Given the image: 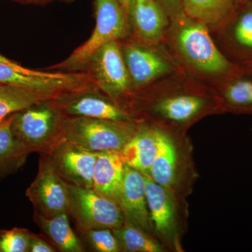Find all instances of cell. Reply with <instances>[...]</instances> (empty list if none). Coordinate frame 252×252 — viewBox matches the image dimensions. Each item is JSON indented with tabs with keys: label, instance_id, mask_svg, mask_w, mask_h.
Here are the masks:
<instances>
[{
	"label": "cell",
	"instance_id": "28",
	"mask_svg": "<svg viewBox=\"0 0 252 252\" xmlns=\"http://www.w3.org/2000/svg\"><path fill=\"white\" fill-rule=\"evenodd\" d=\"M57 250L44 235L32 233L29 244V252H56Z\"/></svg>",
	"mask_w": 252,
	"mask_h": 252
},
{
	"label": "cell",
	"instance_id": "13",
	"mask_svg": "<svg viewBox=\"0 0 252 252\" xmlns=\"http://www.w3.org/2000/svg\"><path fill=\"white\" fill-rule=\"evenodd\" d=\"M66 116L122 122L140 121L125 107L102 94L95 86L68 91L54 99Z\"/></svg>",
	"mask_w": 252,
	"mask_h": 252
},
{
	"label": "cell",
	"instance_id": "6",
	"mask_svg": "<svg viewBox=\"0 0 252 252\" xmlns=\"http://www.w3.org/2000/svg\"><path fill=\"white\" fill-rule=\"evenodd\" d=\"M146 195L154 236L166 252H183L189 204L145 175Z\"/></svg>",
	"mask_w": 252,
	"mask_h": 252
},
{
	"label": "cell",
	"instance_id": "1",
	"mask_svg": "<svg viewBox=\"0 0 252 252\" xmlns=\"http://www.w3.org/2000/svg\"><path fill=\"white\" fill-rule=\"evenodd\" d=\"M126 109L138 120L180 134L204 118L225 114L212 86L182 69L136 93Z\"/></svg>",
	"mask_w": 252,
	"mask_h": 252
},
{
	"label": "cell",
	"instance_id": "17",
	"mask_svg": "<svg viewBox=\"0 0 252 252\" xmlns=\"http://www.w3.org/2000/svg\"><path fill=\"white\" fill-rule=\"evenodd\" d=\"M209 84L218 94L225 114H252V67L238 64L234 71Z\"/></svg>",
	"mask_w": 252,
	"mask_h": 252
},
{
	"label": "cell",
	"instance_id": "4",
	"mask_svg": "<svg viewBox=\"0 0 252 252\" xmlns=\"http://www.w3.org/2000/svg\"><path fill=\"white\" fill-rule=\"evenodd\" d=\"M65 117L54 99H47L12 114L11 129L31 153L49 154L64 140Z\"/></svg>",
	"mask_w": 252,
	"mask_h": 252
},
{
	"label": "cell",
	"instance_id": "31",
	"mask_svg": "<svg viewBox=\"0 0 252 252\" xmlns=\"http://www.w3.org/2000/svg\"><path fill=\"white\" fill-rule=\"evenodd\" d=\"M0 61H1V62L5 63H6V64H19V63L14 62V61H11V60L7 59V58L5 57V56H2V55L1 54H0Z\"/></svg>",
	"mask_w": 252,
	"mask_h": 252
},
{
	"label": "cell",
	"instance_id": "12",
	"mask_svg": "<svg viewBox=\"0 0 252 252\" xmlns=\"http://www.w3.org/2000/svg\"><path fill=\"white\" fill-rule=\"evenodd\" d=\"M34 212L45 217L67 214L69 198L67 183L60 177L46 154H40L37 174L26 191Z\"/></svg>",
	"mask_w": 252,
	"mask_h": 252
},
{
	"label": "cell",
	"instance_id": "9",
	"mask_svg": "<svg viewBox=\"0 0 252 252\" xmlns=\"http://www.w3.org/2000/svg\"><path fill=\"white\" fill-rule=\"evenodd\" d=\"M84 72L102 94L126 108L133 91L119 41H111L97 49Z\"/></svg>",
	"mask_w": 252,
	"mask_h": 252
},
{
	"label": "cell",
	"instance_id": "8",
	"mask_svg": "<svg viewBox=\"0 0 252 252\" xmlns=\"http://www.w3.org/2000/svg\"><path fill=\"white\" fill-rule=\"evenodd\" d=\"M140 122L66 116L63 138L91 152L121 151L135 135Z\"/></svg>",
	"mask_w": 252,
	"mask_h": 252
},
{
	"label": "cell",
	"instance_id": "30",
	"mask_svg": "<svg viewBox=\"0 0 252 252\" xmlns=\"http://www.w3.org/2000/svg\"><path fill=\"white\" fill-rule=\"evenodd\" d=\"M12 1L21 3V4H29L44 6V5L50 4V3L54 2V1L70 3L72 2L74 0H12Z\"/></svg>",
	"mask_w": 252,
	"mask_h": 252
},
{
	"label": "cell",
	"instance_id": "15",
	"mask_svg": "<svg viewBox=\"0 0 252 252\" xmlns=\"http://www.w3.org/2000/svg\"><path fill=\"white\" fill-rule=\"evenodd\" d=\"M46 155L54 170L66 183L93 188V176L97 152L63 140Z\"/></svg>",
	"mask_w": 252,
	"mask_h": 252
},
{
	"label": "cell",
	"instance_id": "22",
	"mask_svg": "<svg viewBox=\"0 0 252 252\" xmlns=\"http://www.w3.org/2000/svg\"><path fill=\"white\" fill-rule=\"evenodd\" d=\"M11 119L0 122V182L21 170L31 154L13 134Z\"/></svg>",
	"mask_w": 252,
	"mask_h": 252
},
{
	"label": "cell",
	"instance_id": "18",
	"mask_svg": "<svg viewBox=\"0 0 252 252\" xmlns=\"http://www.w3.org/2000/svg\"><path fill=\"white\" fill-rule=\"evenodd\" d=\"M119 205L126 220L154 235L146 195L145 175L126 164Z\"/></svg>",
	"mask_w": 252,
	"mask_h": 252
},
{
	"label": "cell",
	"instance_id": "32",
	"mask_svg": "<svg viewBox=\"0 0 252 252\" xmlns=\"http://www.w3.org/2000/svg\"><path fill=\"white\" fill-rule=\"evenodd\" d=\"M119 2H120V4H122L123 8L125 10L126 14H127V6H128L129 1H130V0H119Z\"/></svg>",
	"mask_w": 252,
	"mask_h": 252
},
{
	"label": "cell",
	"instance_id": "27",
	"mask_svg": "<svg viewBox=\"0 0 252 252\" xmlns=\"http://www.w3.org/2000/svg\"><path fill=\"white\" fill-rule=\"evenodd\" d=\"M31 234L26 228H0V252H29Z\"/></svg>",
	"mask_w": 252,
	"mask_h": 252
},
{
	"label": "cell",
	"instance_id": "10",
	"mask_svg": "<svg viewBox=\"0 0 252 252\" xmlns=\"http://www.w3.org/2000/svg\"><path fill=\"white\" fill-rule=\"evenodd\" d=\"M69 216L78 230L117 229L124 223V215L116 202L99 195L93 188L67 184Z\"/></svg>",
	"mask_w": 252,
	"mask_h": 252
},
{
	"label": "cell",
	"instance_id": "14",
	"mask_svg": "<svg viewBox=\"0 0 252 252\" xmlns=\"http://www.w3.org/2000/svg\"><path fill=\"white\" fill-rule=\"evenodd\" d=\"M210 32L230 61L241 64L252 61V1L236 3L230 18Z\"/></svg>",
	"mask_w": 252,
	"mask_h": 252
},
{
	"label": "cell",
	"instance_id": "29",
	"mask_svg": "<svg viewBox=\"0 0 252 252\" xmlns=\"http://www.w3.org/2000/svg\"><path fill=\"white\" fill-rule=\"evenodd\" d=\"M170 19L175 18L183 12L182 0H157Z\"/></svg>",
	"mask_w": 252,
	"mask_h": 252
},
{
	"label": "cell",
	"instance_id": "24",
	"mask_svg": "<svg viewBox=\"0 0 252 252\" xmlns=\"http://www.w3.org/2000/svg\"><path fill=\"white\" fill-rule=\"evenodd\" d=\"M56 97L44 91L0 83V122L32 104Z\"/></svg>",
	"mask_w": 252,
	"mask_h": 252
},
{
	"label": "cell",
	"instance_id": "26",
	"mask_svg": "<svg viewBox=\"0 0 252 252\" xmlns=\"http://www.w3.org/2000/svg\"><path fill=\"white\" fill-rule=\"evenodd\" d=\"M89 248L97 252H123L122 247L112 229L78 230Z\"/></svg>",
	"mask_w": 252,
	"mask_h": 252
},
{
	"label": "cell",
	"instance_id": "16",
	"mask_svg": "<svg viewBox=\"0 0 252 252\" xmlns=\"http://www.w3.org/2000/svg\"><path fill=\"white\" fill-rule=\"evenodd\" d=\"M127 16L132 36L145 42H163L170 19L157 0H130Z\"/></svg>",
	"mask_w": 252,
	"mask_h": 252
},
{
	"label": "cell",
	"instance_id": "11",
	"mask_svg": "<svg viewBox=\"0 0 252 252\" xmlns=\"http://www.w3.org/2000/svg\"><path fill=\"white\" fill-rule=\"evenodd\" d=\"M0 83L44 91L56 97L62 93L94 86L86 72H43L1 61Z\"/></svg>",
	"mask_w": 252,
	"mask_h": 252
},
{
	"label": "cell",
	"instance_id": "19",
	"mask_svg": "<svg viewBox=\"0 0 252 252\" xmlns=\"http://www.w3.org/2000/svg\"><path fill=\"white\" fill-rule=\"evenodd\" d=\"M160 141V129L140 121L135 135L120 151L123 160L144 175H149Z\"/></svg>",
	"mask_w": 252,
	"mask_h": 252
},
{
	"label": "cell",
	"instance_id": "5",
	"mask_svg": "<svg viewBox=\"0 0 252 252\" xmlns=\"http://www.w3.org/2000/svg\"><path fill=\"white\" fill-rule=\"evenodd\" d=\"M95 26L89 39L62 62L51 66L61 72H84L93 54L111 41L132 36L127 14L119 0H94Z\"/></svg>",
	"mask_w": 252,
	"mask_h": 252
},
{
	"label": "cell",
	"instance_id": "7",
	"mask_svg": "<svg viewBox=\"0 0 252 252\" xmlns=\"http://www.w3.org/2000/svg\"><path fill=\"white\" fill-rule=\"evenodd\" d=\"M119 43L133 94L181 69L163 42H145L131 36Z\"/></svg>",
	"mask_w": 252,
	"mask_h": 252
},
{
	"label": "cell",
	"instance_id": "3",
	"mask_svg": "<svg viewBox=\"0 0 252 252\" xmlns=\"http://www.w3.org/2000/svg\"><path fill=\"white\" fill-rule=\"evenodd\" d=\"M149 176L180 200H187L199 178L187 134L160 129L158 151Z\"/></svg>",
	"mask_w": 252,
	"mask_h": 252
},
{
	"label": "cell",
	"instance_id": "34",
	"mask_svg": "<svg viewBox=\"0 0 252 252\" xmlns=\"http://www.w3.org/2000/svg\"><path fill=\"white\" fill-rule=\"evenodd\" d=\"M236 3L247 2V1H252V0H235Z\"/></svg>",
	"mask_w": 252,
	"mask_h": 252
},
{
	"label": "cell",
	"instance_id": "20",
	"mask_svg": "<svg viewBox=\"0 0 252 252\" xmlns=\"http://www.w3.org/2000/svg\"><path fill=\"white\" fill-rule=\"evenodd\" d=\"M125 163L120 151L97 152L93 176V189L119 205Z\"/></svg>",
	"mask_w": 252,
	"mask_h": 252
},
{
	"label": "cell",
	"instance_id": "23",
	"mask_svg": "<svg viewBox=\"0 0 252 252\" xmlns=\"http://www.w3.org/2000/svg\"><path fill=\"white\" fill-rule=\"evenodd\" d=\"M236 6L235 0H182L183 12L213 31L230 18Z\"/></svg>",
	"mask_w": 252,
	"mask_h": 252
},
{
	"label": "cell",
	"instance_id": "21",
	"mask_svg": "<svg viewBox=\"0 0 252 252\" xmlns=\"http://www.w3.org/2000/svg\"><path fill=\"white\" fill-rule=\"evenodd\" d=\"M67 214L45 217L34 212L33 220L58 252H84L85 246L71 227Z\"/></svg>",
	"mask_w": 252,
	"mask_h": 252
},
{
	"label": "cell",
	"instance_id": "25",
	"mask_svg": "<svg viewBox=\"0 0 252 252\" xmlns=\"http://www.w3.org/2000/svg\"><path fill=\"white\" fill-rule=\"evenodd\" d=\"M123 252H165V249L154 235L142 230L128 220L117 229L112 230Z\"/></svg>",
	"mask_w": 252,
	"mask_h": 252
},
{
	"label": "cell",
	"instance_id": "2",
	"mask_svg": "<svg viewBox=\"0 0 252 252\" xmlns=\"http://www.w3.org/2000/svg\"><path fill=\"white\" fill-rule=\"evenodd\" d=\"M163 43L181 69L208 83L238 66L220 51L205 25L184 12L170 20Z\"/></svg>",
	"mask_w": 252,
	"mask_h": 252
},
{
	"label": "cell",
	"instance_id": "33",
	"mask_svg": "<svg viewBox=\"0 0 252 252\" xmlns=\"http://www.w3.org/2000/svg\"><path fill=\"white\" fill-rule=\"evenodd\" d=\"M241 64H245V65L248 66V67H252V61H249V62L241 63Z\"/></svg>",
	"mask_w": 252,
	"mask_h": 252
}]
</instances>
